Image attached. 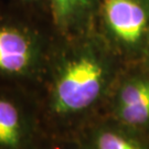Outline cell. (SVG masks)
Here are the masks:
<instances>
[{
    "mask_svg": "<svg viewBox=\"0 0 149 149\" xmlns=\"http://www.w3.org/2000/svg\"><path fill=\"white\" fill-rule=\"evenodd\" d=\"M23 1H36V0H23Z\"/></svg>",
    "mask_w": 149,
    "mask_h": 149,
    "instance_id": "9c48e42d",
    "label": "cell"
},
{
    "mask_svg": "<svg viewBox=\"0 0 149 149\" xmlns=\"http://www.w3.org/2000/svg\"><path fill=\"white\" fill-rule=\"evenodd\" d=\"M54 23L63 32L85 29L100 10L101 0H50Z\"/></svg>",
    "mask_w": 149,
    "mask_h": 149,
    "instance_id": "277c9868",
    "label": "cell"
},
{
    "mask_svg": "<svg viewBox=\"0 0 149 149\" xmlns=\"http://www.w3.org/2000/svg\"><path fill=\"white\" fill-rule=\"evenodd\" d=\"M37 55L34 41L18 28L0 26V72L20 74L31 68Z\"/></svg>",
    "mask_w": 149,
    "mask_h": 149,
    "instance_id": "3957f363",
    "label": "cell"
},
{
    "mask_svg": "<svg viewBox=\"0 0 149 149\" xmlns=\"http://www.w3.org/2000/svg\"><path fill=\"white\" fill-rule=\"evenodd\" d=\"M103 27L119 45L134 49L148 40L149 0H101Z\"/></svg>",
    "mask_w": 149,
    "mask_h": 149,
    "instance_id": "7a4b0ae2",
    "label": "cell"
},
{
    "mask_svg": "<svg viewBox=\"0 0 149 149\" xmlns=\"http://www.w3.org/2000/svg\"><path fill=\"white\" fill-rule=\"evenodd\" d=\"M106 79L101 58L84 49L66 59L60 68L53 88V108L58 113L85 109L100 96Z\"/></svg>",
    "mask_w": 149,
    "mask_h": 149,
    "instance_id": "6da1fadb",
    "label": "cell"
},
{
    "mask_svg": "<svg viewBox=\"0 0 149 149\" xmlns=\"http://www.w3.org/2000/svg\"><path fill=\"white\" fill-rule=\"evenodd\" d=\"M118 113L123 120L130 125H140L149 120V100L135 105L119 106Z\"/></svg>",
    "mask_w": 149,
    "mask_h": 149,
    "instance_id": "52a82bcc",
    "label": "cell"
},
{
    "mask_svg": "<svg viewBox=\"0 0 149 149\" xmlns=\"http://www.w3.org/2000/svg\"><path fill=\"white\" fill-rule=\"evenodd\" d=\"M149 100V81L134 79L126 82L119 91L118 107L135 105Z\"/></svg>",
    "mask_w": 149,
    "mask_h": 149,
    "instance_id": "8992f818",
    "label": "cell"
},
{
    "mask_svg": "<svg viewBox=\"0 0 149 149\" xmlns=\"http://www.w3.org/2000/svg\"><path fill=\"white\" fill-rule=\"evenodd\" d=\"M97 149H140L129 139L113 132H103L97 138Z\"/></svg>",
    "mask_w": 149,
    "mask_h": 149,
    "instance_id": "ba28073f",
    "label": "cell"
},
{
    "mask_svg": "<svg viewBox=\"0 0 149 149\" xmlns=\"http://www.w3.org/2000/svg\"><path fill=\"white\" fill-rule=\"evenodd\" d=\"M21 141V118L17 106L0 98V147L17 148Z\"/></svg>",
    "mask_w": 149,
    "mask_h": 149,
    "instance_id": "5b68a950",
    "label": "cell"
},
{
    "mask_svg": "<svg viewBox=\"0 0 149 149\" xmlns=\"http://www.w3.org/2000/svg\"><path fill=\"white\" fill-rule=\"evenodd\" d=\"M148 50H149V37H148Z\"/></svg>",
    "mask_w": 149,
    "mask_h": 149,
    "instance_id": "30bf717a",
    "label": "cell"
}]
</instances>
